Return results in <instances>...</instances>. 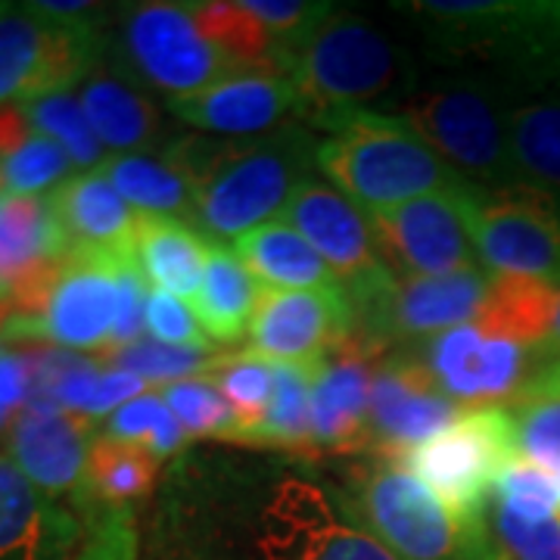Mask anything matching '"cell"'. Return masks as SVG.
Masks as SVG:
<instances>
[{"label":"cell","mask_w":560,"mask_h":560,"mask_svg":"<svg viewBox=\"0 0 560 560\" xmlns=\"http://www.w3.org/2000/svg\"><path fill=\"white\" fill-rule=\"evenodd\" d=\"M261 293L265 287L253 278V271L221 243H212L200 293L194 300V312L200 318L206 337L215 346L241 342L256 318Z\"/></svg>","instance_id":"cell-28"},{"label":"cell","mask_w":560,"mask_h":560,"mask_svg":"<svg viewBox=\"0 0 560 560\" xmlns=\"http://www.w3.org/2000/svg\"><path fill=\"white\" fill-rule=\"evenodd\" d=\"M147 296H150L147 280L138 271L135 259H128L119 268V312H116L113 346L106 352H113L119 346H131L143 337V330H147Z\"/></svg>","instance_id":"cell-46"},{"label":"cell","mask_w":560,"mask_h":560,"mask_svg":"<svg viewBox=\"0 0 560 560\" xmlns=\"http://www.w3.org/2000/svg\"><path fill=\"white\" fill-rule=\"evenodd\" d=\"M511 150L523 178L560 194V97L514 106Z\"/></svg>","instance_id":"cell-34"},{"label":"cell","mask_w":560,"mask_h":560,"mask_svg":"<svg viewBox=\"0 0 560 560\" xmlns=\"http://www.w3.org/2000/svg\"><path fill=\"white\" fill-rule=\"evenodd\" d=\"M393 10L452 57L495 62L533 88L560 84V0H405Z\"/></svg>","instance_id":"cell-4"},{"label":"cell","mask_w":560,"mask_h":560,"mask_svg":"<svg viewBox=\"0 0 560 560\" xmlns=\"http://www.w3.org/2000/svg\"><path fill=\"white\" fill-rule=\"evenodd\" d=\"M287 75L300 97L296 116L318 128L346 113H377L374 103L399 109L415 94V66L399 44L374 22L337 10L293 50Z\"/></svg>","instance_id":"cell-3"},{"label":"cell","mask_w":560,"mask_h":560,"mask_svg":"<svg viewBox=\"0 0 560 560\" xmlns=\"http://www.w3.org/2000/svg\"><path fill=\"white\" fill-rule=\"evenodd\" d=\"M32 393V359L28 352H3L0 359V433L13 427Z\"/></svg>","instance_id":"cell-47"},{"label":"cell","mask_w":560,"mask_h":560,"mask_svg":"<svg viewBox=\"0 0 560 560\" xmlns=\"http://www.w3.org/2000/svg\"><path fill=\"white\" fill-rule=\"evenodd\" d=\"M72 160L57 140L35 135L0 160V190L13 197H50L72 178Z\"/></svg>","instance_id":"cell-39"},{"label":"cell","mask_w":560,"mask_h":560,"mask_svg":"<svg viewBox=\"0 0 560 560\" xmlns=\"http://www.w3.org/2000/svg\"><path fill=\"white\" fill-rule=\"evenodd\" d=\"M492 501L523 521H551L560 514V474L517 455L495 480Z\"/></svg>","instance_id":"cell-41"},{"label":"cell","mask_w":560,"mask_h":560,"mask_svg":"<svg viewBox=\"0 0 560 560\" xmlns=\"http://www.w3.org/2000/svg\"><path fill=\"white\" fill-rule=\"evenodd\" d=\"M97 440L94 420L81 415H38L22 411L7 436V458L44 495H75L84 480L91 445Z\"/></svg>","instance_id":"cell-22"},{"label":"cell","mask_w":560,"mask_h":560,"mask_svg":"<svg viewBox=\"0 0 560 560\" xmlns=\"http://www.w3.org/2000/svg\"><path fill=\"white\" fill-rule=\"evenodd\" d=\"M160 396L190 440L206 436V440L237 442L241 436V420L212 381L190 377V381L168 383V386H160Z\"/></svg>","instance_id":"cell-38"},{"label":"cell","mask_w":560,"mask_h":560,"mask_svg":"<svg viewBox=\"0 0 560 560\" xmlns=\"http://www.w3.org/2000/svg\"><path fill=\"white\" fill-rule=\"evenodd\" d=\"M548 352H560V296L558 308H555V320H551V334H548Z\"/></svg>","instance_id":"cell-51"},{"label":"cell","mask_w":560,"mask_h":560,"mask_svg":"<svg viewBox=\"0 0 560 560\" xmlns=\"http://www.w3.org/2000/svg\"><path fill=\"white\" fill-rule=\"evenodd\" d=\"M103 359L109 368L128 371L143 383L168 386V383L190 381V377H206L219 355L212 349H180V346H165L156 340H138L106 352Z\"/></svg>","instance_id":"cell-40"},{"label":"cell","mask_w":560,"mask_h":560,"mask_svg":"<svg viewBox=\"0 0 560 560\" xmlns=\"http://www.w3.org/2000/svg\"><path fill=\"white\" fill-rule=\"evenodd\" d=\"M190 13L197 16L206 38L215 40L243 69L283 72L280 47L268 35V28L249 13L246 0H190Z\"/></svg>","instance_id":"cell-33"},{"label":"cell","mask_w":560,"mask_h":560,"mask_svg":"<svg viewBox=\"0 0 560 560\" xmlns=\"http://www.w3.org/2000/svg\"><path fill=\"white\" fill-rule=\"evenodd\" d=\"M492 275L467 268L442 278H396V283L355 312V337L377 355L386 342L433 340L482 315Z\"/></svg>","instance_id":"cell-15"},{"label":"cell","mask_w":560,"mask_h":560,"mask_svg":"<svg viewBox=\"0 0 560 560\" xmlns=\"http://www.w3.org/2000/svg\"><path fill=\"white\" fill-rule=\"evenodd\" d=\"M249 560H396L308 480H283L261 504Z\"/></svg>","instance_id":"cell-11"},{"label":"cell","mask_w":560,"mask_h":560,"mask_svg":"<svg viewBox=\"0 0 560 560\" xmlns=\"http://www.w3.org/2000/svg\"><path fill=\"white\" fill-rule=\"evenodd\" d=\"M415 355L427 364L448 399L464 408H486L508 399L521 401L548 349L470 320L423 340Z\"/></svg>","instance_id":"cell-13"},{"label":"cell","mask_w":560,"mask_h":560,"mask_svg":"<svg viewBox=\"0 0 560 560\" xmlns=\"http://www.w3.org/2000/svg\"><path fill=\"white\" fill-rule=\"evenodd\" d=\"M79 101L109 156L147 153L153 143H160V135L165 131L160 106L135 81L119 79L113 72L94 69L81 81Z\"/></svg>","instance_id":"cell-25"},{"label":"cell","mask_w":560,"mask_h":560,"mask_svg":"<svg viewBox=\"0 0 560 560\" xmlns=\"http://www.w3.org/2000/svg\"><path fill=\"white\" fill-rule=\"evenodd\" d=\"M511 411L517 427V452L560 474V399L517 401Z\"/></svg>","instance_id":"cell-43"},{"label":"cell","mask_w":560,"mask_h":560,"mask_svg":"<svg viewBox=\"0 0 560 560\" xmlns=\"http://www.w3.org/2000/svg\"><path fill=\"white\" fill-rule=\"evenodd\" d=\"M147 330L153 334V340L165 342V346L215 352V342L206 337L194 305L165 293V290H150V296H147Z\"/></svg>","instance_id":"cell-44"},{"label":"cell","mask_w":560,"mask_h":560,"mask_svg":"<svg viewBox=\"0 0 560 560\" xmlns=\"http://www.w3.org/2000/svg\"><path fill=\"white\" fill-rule=\"evenodd\" d=\"M517 455L514 411L486 405L467 408L448 430L408 452L399 464L433 489L460 526L477 529L486 523L495 480Z\"/></svg>","instance_id":"cell-8"},{"label":"cell","mask_w":560,"mask_h":560,"mask_svg":"<svg viewBox=\"0 0 560 560\" xmlns=\"http://www.w3.org/2000/svg\"><path fill=\"white\" fill-rule=\"evenodd\" d=\"M377 352L349 334L312 374V455L368 452V411Z\"/></svg>","instance_id":"cell-19"},{"label":"cell","mask_w":560,"mask_h":560,"mask_svg":"<svg viewBox=\"0 0 560 560\" xmlns=\"http://www.w3.org/2000/svg\"><path fill=\"white\" fill-rule=\"evenodd\" d=\"M280 221L300 231L320 259L330 265L352 302V312L371 305L399 278L383 256L371 219L327 180L312 175L302 180L280 212Z\"/></svg>","instance_id":"cell-12"},{"label":"cell","mask_w":560,"mask_h":560,"mask_svg":"<svg viewBox=\"0 0 560 560\" xmlns=\"http://www.w3.org/2000/svg\"><path fill=\"white\" fill-rule=\"evenodd\" d=\"M560 399V352H548L533 381L526 383L521 401H548ZM517 405V401H514Z\"/></svg>","instance_id":"cell-50"},{"label":"cell","mask_w":560,"mask_h":560,"mask_svg":"<svg viewBox=\"0 0 560 560\" xmlns=\"http://www.w3.org/2000/svg\"><path fill=\"white\" fill-rule=\"evenodd\" d=\"M101 433L109 436V440L140 445L143 452H150L156 460L178 455L180 448H184V442L190 440L160 393H143V396L131 399L128 405H121L119 411H113L106 418Z\"/></svg>","instance_id":"cell-37"},{"label":"cell","mask_w":560,"mask_h":560,"mask_svg":"<svg viewBox=\"0 0 560 560\" xmlns=\"http://www.w3.org/2000/svg\"><path fill=\"white\" fill-rule=\"evenodd\" d=\"M50 202L72 253L131 259L140 215L97 168L72 175L50 194Z\"/></svg>","instance_id":"cell-23"},{"label":"cell","mask_w":560,"mask_h":560,"mask_svg":"<svg viewBox=\"0 0 560 560\" xmlns=\"http://www.w3.org/2000/svg\"><path fill=\"white\" fill-rule=\"evenodd\" d=\"M119 50L128 72L165 101L190 97L243 69L206 38L190 3H128L119 13Z\"/></svg>","instance_id":"cell-10"},{"label":"cell","mask_w":560,"mask_h":560,"mask_svg":"<svg viewBox=\"0 0 560 560\" xmlns=\"http://www.w3.org/2000/svg\"><path fill=\"white\" fill-rule=\"evenodd\" d=\"M165 109L197 131L243 140L271 135L275 125L300 109V97L290 75L253 69L215 81L200 94L165 101Z\"/></svg>","instance_id":"cell-20"},{"label":"cell","mask_w":560,"mask_h":560,"mask_svg":"<svg viewBox=\"0 0 560 560\" xmlns=\"http://www.w3.org/2000/svg\"><path fill=\"white\" fill-rule=\"evenodd\" d=\"M69 253L50 197H13L0 190V300H16Z\"/></svg>","instance_id":"cell-24"},{"label":"cell","mask_w":560,"mask_h":560,"mask_svg":"<svg viewBox=\"0 0 560 560\" xmlns=\"http://www.w3.org/2000/svg\"><path fill=\"white\" fill-rule=\"evenodd\" d=\"M147 393V383L128 374V371H119V368H109L103 364L101 381H97V389H94V399L88 405V418H103V415H113L119 411L121 405H128L131 399H138Z\"/></svg>","instance_id":"cell-48"},{"label":"cell","mask_w":560,"mask_h":560,"mask_svg":"<svg viewBox=\"0 0 560 560\" xmlns=\"http://www.w3.org/2000/svg\"><path fill=\"white\" fill-rule=\"evenodd\" d=\"M467 408L442 393L436 377L418 355H389L377 361L371 381L368 452L401 460L418 445L448 430Z\"/></svg>","instance_id":"cell-16"},{"label":"cell","mask_w":560,"mask_h":560,"mask_svg":"<svg viewBox=\"0 0 560 560\" xmlns=\"http://www.w3.org/2000/svg\"><path fill=\"white\" fill-rule=\"evenodd\" d=\"M464 190L430 194L368 215L383 256L399 268L401 278H442L477 268V249L460 206Z\"/></svg>","instance_id":"cell-17"},{"label":"cell","mask_w":560,"mask_h":560,"mask_svg":"<svg viewBox=\"0 0 560 560\" xmlns=\"http://www.w3.org/2000/svg\"><path fill=\"white\" fill-rule=\"evenodd\" d=\"M156 467L160 460L143 452L140 445L97 433L88 455L81 489L72 499L81 511H88L91 521H97L106 511H131V504L150 495Z\"/></svg>","instance_id":"cell-29"},{"label":"cell","mask_w":560,"mask_h":560,"mask_svg":"<svg viewBox=\"0 0 560 560\" xmlns=\"http://www.w3.org/2000/svg\"><path fill=\"white\" fill-rule=\"evenodd\" d=\"M125 261L116 256L69 253L38 318H13L0 340H40L69 352H106L116 330L119 268Z\"/></svg>","instance_id":"cell-14"},{"label":"cell","mask_w":560,"mask_h":560,"mask_svg":"<svg viewBox=\"0 0 560 560\" xmlns=\"http://www.w3.org/2000/svg\"><path fill=\"white\" fill-rule=\"evenodd\" d=\"M486 526L499 560H560V517L523 521L492 501Z\"/></svg>","instance_id":"cell-42"},{"label":"cell","mask_w":560,"mask_h":560,"mask_svg":"<svg viewBox=\"0 0 560 560\" xmlns=\"http://www.w3.org/2000/svg\"><path fill=\"white\" fill-rule=\"evenodd\" d=\"M97 172L119 190L121 200L138 209V215H165V219L194 215V184L184 175V168L165 153L106 156Z\"/></svg>","instance_id":"cell-30"},{"label":"cell","mask_w":560,"mask_h":560,"mask_svg":"<svg viewBox=\"0 0 560 560\" xmlns=\"http://www.w3.org/2000/svg\"><path fill=\"white\" fill-rule=\"evenodd\" d=\"M38 131L32 128V121L25 116L20 103H3L0 106V160L16 153L28 138H35Z\"/></svg>","instance_id":"cell-49"},{"label":"cell","mask_w":560,"mask_h":560,"mask_svg":"<svg viewBox=\"0 0 560 560\" xmlns=\"http://www.w3.org/2000/svg\"><path fill=\"white\" fill-rule=\"evenodd\" d=\"M25 116L32 121V128L44 135V138L57 140L62 150L69 153V160L75 168H101L106 162V147L101 138L94 135L91 121L81 109V101L72 91H60V94H47L38 101L20 103Z\"/></svg>","instance_id":"cell-35"},{"label":"cell","mask_w":560,"mask_h":560,"mask_svg":"<svg viewBox=\"0 0 560 560\" xmlns=\"http://www.w3.org/2000/svg\"><path fill=\"white\" fill-rule=\"evenodd\" d=\"M558 296L560 287H551V283L492 275L489 300L482 305V315L477 320L492 327V330H501V334H511L517 340L548 349V334H551Z\"/></svg>","instance_id":"cell-32"},{"label":"cell","mask_w":560,"mask_h":560,"mask_svg":"<svg viewBox=\"0 0 560 560\" xmlns=\"http://www.w3.org/2000/svg\"><path fill=\"white\" fill-rule=\"evenodd\" d=\"M140 536L135 511H106L91 521V533L75 560H138Z\"/></svg>","instance_id":"cell-45"},{"label":"cell","mask_w":560,"mask_h":560,"mask_svg":"<svg viewBox=\"0 0 560 560\" xmlns=\"http://www.w3.org/2000/svg\"><path fill=\"white\" fill-rule=\"evenodd\" d=\"M312 374L315 364H275L268 415L259 427L243 433L241 445L312 455Z\"/></svg>","instance_id":"cell-31"},{"label":"cell","mask_w":560,"mask_h":560,"mask_svg":"<svg viewBox=\"0 0 560 560\" xmlns=\"http://www.w3.org/2000/svg\"><path fill=\"white\" fill-rule=\"evenodd\" d=\"M0 359H3V340H0Z\"/></svg>","instance_id":"cell-52"},{"label":"cell","mask_w":560,"mask_h":560,"mask_svg":"<svg viewBox=\"0 0 560 560\" xmlns=\"http://www.w3.org/2000/svg\"><path fill=\"white\" fill-rule=\"evenodd\" d=\"M511 113L480 84H442L415 91L396 109L460 178L477 187L526 184L511 150Z\"/></svg>","instance_id":"cell-7"},{"label":"cell","mask_w":560,"mask_h":560,"mask_svg":"<svg viewBox=\"0 0 560 560\" xmlns=\"http://www.w3.org/2000/svg\"><path fill=\"white\" fill-rule=\"evenodd\" d=\"M209 249L212 243L202 241L200 234L180 219L140 215L131 259L143 280L153 283V290H165L194 305L200 293L206 261H209Z\"/></svg>","instance_id":"cell-27"},{"label":"cell","mask_w":560,"mask_h":560,"mask_svg":"<svg viewBox=\"0 0 560 560\" xmlns=\"http://www.w3.org/2000/svg\"><path fill=\"white\" fill-rule=\"evenodd\" d=\"M81 523L0 455V560H75Z\"/></svg>","instance_id":"cell-21"},{"label":"cell","mask_w":560,"mask_h":560,"mask_svg":"<svg viewBox=\"0 0 560 560\" xmlns=\"http://www.w3.org/2000/svg\"><path fill=\"white\" fill-rule=\"evenodd\" d=\"M234 256L253 271V278L265 290H312V293L346 296L340 278L330 271V265L287 221H268L237 237Z\"/></svg>","instance_id":"cell-26"},{"label":"cell","mask_w":560,"mask_h":560,"mask_svg":"<svg viewBox=\"0 0 560 560\" xmlns=\"http://www.w3.org/2000/svg\"><path fill=\"white\" fill-rule=\"evenodd\" d=\"M318 143L300 128L261 138H178L162 153L194 184L197 228L215 241H237L278 221L308 168Z\"/></svg>","instance_id":"cell-1"},{"label":"cell","mask_w":560,"mask_h":560,"mask_svg":"<svg viewBox=\"0 0 560 560\" xmlns=\"http://www.w3.org/2000/svg\"><path fill=\"white\" fill-rule=\"evenodd\" d=\"M334 499L396 560H499L489 526H460L433 489L399 460L364 464Z\"/></svg>","instance_id":"cell-5"},{"label":"cell","mask_w":560,"mask_h":560,"mask_svg":"<svg viewBox=\"0 0 560 560\" xmlns=\"http://www.w3.org/2000/svg\"><path fill=\"white\" fill-rule=\"evenodd\" d=\"M320 128L330 131V138L318 143L315 168L364 215L470 187V180L460 178L396 113H346Z\"/></svg>","instance_id":"cell-2"},{"label":"cell","mask_w":560,"mask_h":560,"mask_svg":"<svg viewBox=\"0 0 560 560\" xmlns=\"http://www.w3.org/2000/svg\"><path fill=\"white\" fill-rule=\"evenodd\" d=\"M477 259L489 275L560 287V194L541 184L477 187L460 194Z\"/></svg>","instance_id":"cell-9"},{"label":"cell","mask_w":560,"mask_h":560,"mask_svg":"<svg viewBox=\"0 0 560 560\" xmlns=\"http://www.w3.org/2000/svg\"><path fill=\"white\" fill-rule=\"evenodd\" d=\"M355 330L349 296L312 290H265L249 324V352L275 364H315Z\"/></svg>","instance_id":"cell-18"},{"label":"cell","mask_w":560,"mask_h":560,"mask_svg":"<svg viewBox=\"0 0 560 560\" xmlns=\"http://www.w3.org/2000/svg\"><path fill=\"white\" fill-rule=\"evenodd\" d=\"M103 7L84 16L44 3H0V106L69 91L88 79L103 50Z\"/></svg>","instance_id":"cell-6"},{"label":"cell","mask_w":560,"mask_h":560,"mask_svg":"<svg viewBox=\"0 0 560 560\" xmlns=\"http://www.w3.org/2000/svg\"><path fill=\"white\" fill-rule=\"evenodd\" d=\"M206 381L215 383V389L234 408L243 436L246 430L259 427L268 415L271 393H275V361L261 359L249 349L237 352V355H219L212 361ZM241 436H237V442H241Z\"/></svg>","instance_id":"cell-36"}]
</instances>
